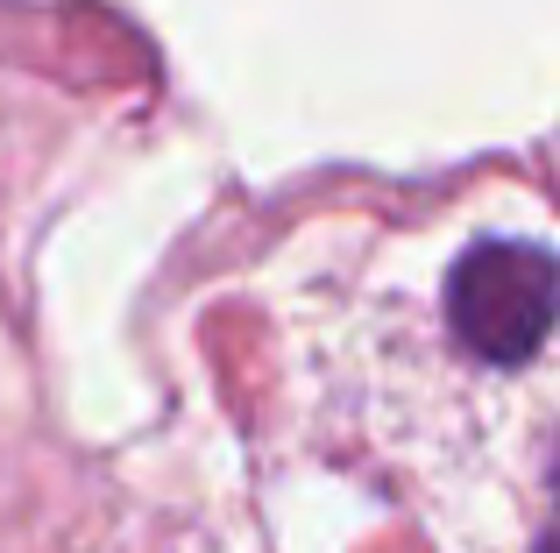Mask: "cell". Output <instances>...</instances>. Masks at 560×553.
Returning <instances> with one entry per match:
<instances>
[{
    "mask_svg": "<svg viewBox=\"0 0 560 553\" xmlns=\"http://www.w3.org/2000/svg\"><path fill=\"white\" fill-rule=\"evenodd\" d=\"M447 327L490 369H518L560 327V256L525 235H482L447 270Z\"/></svg>",
    "mask_w": 560,
    "mask_h": 553,
    "instance_id": "cell-1",
    "label": "cell"
},
{
    "mask_svg": "<svg viewBox=\"0 0 560 553\" xmlns=\"http://www.w3.org/2000/svg\"><path fill=\"white\" fill-rule=\"evenodd\" d=\"M533 553H560V455H553V497H547V526H539Z\"/></svg>",
    "mask_w": 560,
    "mask_h": 553,
    "instance_id": "cell-2",
    "label": "cell"
}]
</instances>
